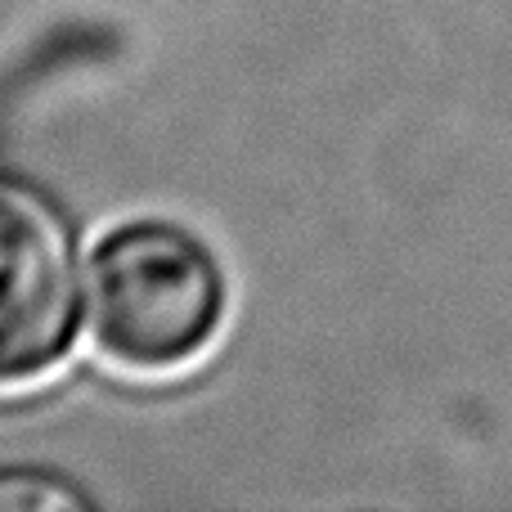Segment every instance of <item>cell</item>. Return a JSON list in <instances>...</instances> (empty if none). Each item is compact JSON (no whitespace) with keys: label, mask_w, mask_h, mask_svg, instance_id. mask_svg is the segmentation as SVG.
Here are the masks:
<instances>
[{"label":"cell","mask_w":512,"mask_h":512,"mask_svg":"<svg viewBox=\"0 0 512 512\" xmlns=\"http://www.w3.org/2000/svg\"><path fill=\"white\" fill-rule=\"evenodd\" d=\"M86 315L99 355L126 373H180L216 346L230 283L216 252L180 221L140 216L95 243Z\"/></svg>","instance_id":"obj_1"},{"label":"cell","mask_w":512,"mask_h":512,"mask_svg":"<svg viewBox=\"0 0 512 512\" xmlns=\"http://www.w3.org/2000/svg\"><path fill=\"white\" fill-rule=\"evenodd\" d=\"M77 230L50 189L0 171V391L50 378L81 333Z\"/></svg>","instance_id":"obj_2"},{"label":"cell","mask_w":512,"mask_h":512,"mask_svg":"<svg viewBox=\"0 0 512 512\" xmlns=\"http://www.w3.org/2000/svg\"><path fill=\"white\" fill-rule=\"evenodd\" d=\"M95 499L68 477L45 468H0V512H63L90 508Z\"/></svg>","instance_id":"obj_3"}]
</instances>
